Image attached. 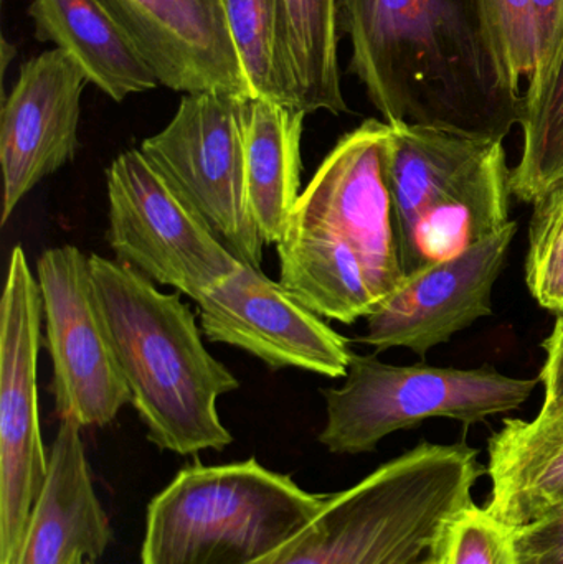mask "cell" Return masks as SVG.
I'll return each instance as SVG.
<instances>
[{
    "label": "cell",
    "mask_w": 563,
    "mask_h": 564,
    "mask_svg": "<svg viewBox=\"0 0 563 564\" xmlns=\"http://www.w3.org/2000/svg\"><path fill=\"white\" fill-rule=\"evenodd\" d=\"M349 69L387 124L502 139L522 98L502 82L478 0H339Z\"/></svg>",
    "instance_id": "1"
},
{
    "label": "cell",
    "mask_w": 563,
    "mask_h": 564,
    "mask_svg": "<svg viewBox=\"0 0 563 564\" xmlns=\"http://www.w3.org/2000/svg\"><path fill=\"white\" fill-rule=\"evenodd\" d=\"M109 337L131 391V404L162 451L191 456L234 443L217 411L221 394L240 388L202 341L181 292L164 294L119 261L89 257Z\"/></svg>",
    "instance_id": "2"
},
{
    "label": "cell",
    "mask_w": 563,
    "mask_h": 564,
    "mask_svg": "<svg viewBox=\"0 0 563 564\" xmlns=\"http://www.w3.org/2000/svg\"><path fill=\"white\" fill-rule=\"evenodd\" d=\"M478 451L420 443L343 492L296 539L257 564H419L486 473Z\"/></svg>",
    "instance_id": "3"
},
{
    "label": "cell",
    "mask_w": 563,
    "mask_h": 564,
    "mask_svg": "<svg viewBox=\"0 0 563 564\" xmlns=\"http://www.w3.org/2000/svg\"><path fill=\"white\" fill-rule=\"evenodd\" d=\"M389 181L405 278L466 253L512 221L502 139L392 126Z\"/></svg>",
    "instance_id": "4"
},
{
    "label": "cell",
    "mask_w": 563,
    "mask_h": 564,
    "mask_svg": "<svg viewBox=\"0 0 563 564\" xmlns=\"http://www.w3.org/2000/svg\"><path fill=\"white\" fill-rule=\"evenodd\" d=\"M327 496L257 459L185 467L148 507L141 564H257L313 523Z\"/></svg>",
    "instance_id": "5"
},
{
    "label": "cell",
    "mask_w": 563,
    "mask_h": 564,
    "mask_svg": "<svg viewBox=\"0 0 563 564\" xmlns=\"http://www.w3.org/2000/svg\"><path fill=\"white\" fill-rule=\"evenodd\" d=\"M539 378H515L491 365L440 368L383 364L376 355L350 358L340 388L323 391L326 424L320 443L333 454H366L397 431L412 430L432 417L465 426L519 410Z\"/></svg>",
    "instance_id": "6"
},
{
    "label": "cell",
    "mask_w": 563,
    "mask_h": 564,
    "mask_svg": "<svg viewBox=\"0 0 563 564\" xmlns=\"http://www.w3.org/2000/svg\"><path fill=\"white\" fill-rule=\"evenodd\" d=\"M108 241L119 263L195 302L240 268L181 188L141 149L106 171Z\"/></svg>",
    "instance_id": "7"
},
{
    "label": "cell",
    "mask_w": 563,
    "mask_h": 564,
    "mask_svg": "<svg viewBox=\"0 0 563 564\" xmlns=\"http://www.w3.org/2000/svg\"><path fill=\"white\" fill-rule=\"evenodd\" d=\"M0 308V564H13L48 474L36 391L42 292L22 247L10 254Z\"/></svg>",
    "instance_id": "8"
},
{
    "label": "cell",
    "mask_w": 563,
    "mask_h": 564,
    "mask_svg": "<svg viewBox=\"0 0 563 564\" xmlns=\"http://www.w3.org/2000/svg\"><path fill=\"white\" fill-rule=\"evenodd\" d=\"M240 101L228 93L184 95L172 121L145 139L141 151L181 188L238 260L260 268L267 243L248 200Z\"/></svg>",
    "instance_id": "9"
},
{
    "label": "cell",
    "mask_w": 563,
    "mask_h": 564,
    "mask_svg": "<svg viewBox=\"0 0 563 564\" xmlns=\"http://www.w3.org/2000/svg\"><path fill=\"white\" fill-rule=\"evenodd\" d=\"M390 142L392 126L379 119L343 135L301 192L288 225L349 245L379 305L405 280L390 192Z\"/></svg>",
    "instance_id": "10"
},
{
    "label": "cell",
    "mask_w": 563,
    "mask_h": 564,
    "mask_svg": "<svg viewBox=\"0 0 563 564\" xmlns=\"http://www.w3.org/2000/svg\"><path fill=\"white\" fill-rule=\"evenodd\" d=\"M53 394L59 420L82 427L112 423L131 391L122 377L93 282L89 257L72 245L50 248L36 261Z\"/></svg>",
    "instance_id": "11"
},
{
    "label": "cell",
    "mask_w": 563,
    "mask_h": 564,
    "mask_svg": "<svg viewBox=\"0 0 563 564\" xmlns=\"http://www.w3.org/2000/svg\"><path fill=\"white\" fill-rule=\"evenodd\" d=\"M197 305L208 340L248 351L273 370L300 368L326 378H343L349 370V340L260 268L241 261Z\"/></svg>",
    "instance_id": "12"
},
{
    "label": "cell",
    "mask_w": 563,
    "mask_h": 564,
    "mask_svg": "<svg viewBox=\"0 0 563 564\" xmlns=\"http://www.w3.org/2000/svg\"><path fill=\"white\" fill-rule=\"evenodd\" d=\"M518 234L511 221L505 230L453 260L410 274L367 317L359 338L377 351L409 348L425 358L453 335L492 314V289L508 261Z\"/></svg>",
    "instance_id": "13"
},
{
    "label": "cell",
    "mask_w": 563,
    "mask_h": 564,
    "mask_svg": "<svg viewBox=\"0 0 563 564\" xmlns=\"http://www.w3.org/2000/svg\"><path fill=\"white\" fill-rule=\"evenodd\" d=\"M88 83L82 66L58 48L20 66L0 115L2 225L35 185L75 159L82 96Z\"/></svg>",
    "instance_id": "14"
},
{
    "label": "cell",
    "mask_w": 563,
    "mask_h": 564,
    "mask_svg": "<svg viewBox=\"0 0 563 564\" xmlns=\"http://www.w3.org/2000/svg\"><path fill=\"white\" fill-rule=\"evenodd\" d=\"M102 2L165 88L251 96L220 0Z\"/></svg>",
    "instance_id": "15"
},
{
    "label": "cell",
    "mask_w": 563,
    "mask_h": 564,
    "mask_svg": "<svg viewBox=\"0 0 563 564\" xmlns=\"http://www.w3.org/2000/svg\"><path fill=\"white\" fill-rule=\"evenodd\" d=\"M79 430L73 417L59 420L48 474L13 564L96 562L111 545V525L96 496Z\"/></svg>",
    "instance_id": "16"
},
{
    "label": "cell",
    "mask_w": 563,
    "mask_h": 564,
    "mask_svg": "<svg viewBox=\"0 0 563 564\" xmlns=\"http://www.w3.org/2000/svg\"><path fill=\"white\" fill-rule=\"evenodd\" d=\"M488 510L511 532L563 503V403L506 417L488 441Z\"/></svg>",
    "instance_id": "17"
},
{
    "label": "cell",
    "mask_w": 563,
    "mask_h": 564,
    "mask_svg": "<svg viewBox=\"0 0 563 564\" xmlns=\"http://www.w3.org/2000/svg\"><path fill=\"white\" fill-rule=\"evenodd\" d=\"M33 35L68 53L112 101L158 88V76L102 0H32Z\"/></svg>",
    "instance_id": "18"
},
{
    "label": "cell",
    "mask_w": 563,
    "mask_h": 564,
    "mask_svg": "<svg viewBox=\"0 0 563 564\" xmlns=\"http://www.w3.org/2000/svg\"><path fill=\"white\" fill-rule=\"evenodd\" d=\"M248 200L264 243L286 234L301 195L304 115L263 98H241Z\"/></svg>",
    "instance_id": "19"
},
{
    "label": "cell",
    "mask_w": 563,
    "mask_h": 564,
    "mask_svg": "<svg viewBox=\"0 0 563 564\" xmlns=\"http://www.w3.org/2000/svg\"><path fill=\"white\" fill-rule=\"evenodd\" d=\"M277 251L280 284L320 317L350 325L379 307L366 268L349 245L323 231L288 227Z\"/></svg>",
    "instance_id": "20"
},
{
    "label": "cell",
    "mask_w": 563,
    "mask_h": 564,
    "mask_svg": "<svg viewBox=\"0 0 563 564\" xmlns=\"http://www.w3.org/2000/svg\"><path fill=\"white\" fill-rule=\"evenodd\" d=\"M297 101L306 115L349 111L340 85L339 0H280Z\"/></svg>",
    "instance_id": "21"
},
{
    "label": "cell",
    "mask_w": 563,
    "mask_h": 564,
    "mask_svg": "<svg viewBox=\"0 0 563 564\" xmlns=\"http://www.w3.org/2000/svg\"><path fill=\"white\" fill-rule=\"evenodd\" d=\"M519 126L524 142L511 171L512 195L534 204L563 184V36L548 68L529 79Z\"/></svg>",
    "instance_id": "22"
},
{
    "label": "cell",
    "mask_w": 563,
    "mask_h": 564,
    "mask_svg": "<svg viewBox=\"0 0 563 564\" xmlns=\"http://www.w3.org/2000/svg\"><path fill=\"white\" fill-rule=\"evenodd\" d=\"M220 3L251 96L301 111L280 0H220Z\"/></svg>",
    "instance_id": "23"
},
{
    "label": "cell",
    "mask_w": 563,
    "mask_h": 564,
    "mask_svg": "<svg viewBox=\"0 0 563 564\" xmlns=\"http://www.w3.org/2000/svg\"><path fill=\"white\" fill-rule=\"evenodd\" d=\"M532 205L526 282L541 307L563 314V184Z\"/></svg>",
    "instance_id": "24"
},
{
    "label": "cell",
    "mask_w": 563,
    "mask_h": 564,
    "mask_svg": "<svg viewBox=\"0 0 563 564\" xmlns=\"http://www.w3.org/2000/svg\"><path fill=\"white\" fill-rule=\"evenodd\" d=\"M492 56L505 85L521 95V79L535 69L532 0H478Z\"/></svg>",
    "instance_id": "25"
},
{
    "label": "cell",
    "mask_w": 563,
    "mask_h": 564,
    "mask_svg": "<svg viewBox=\"0 0 563 564\" xmlns=\"http://www.w3.org/2000/svg\"><path fill=\"white\" fill-rule=\"evenodd\" d=\"M433 555L436 564H518L511 530L473 500L450 517Z\"/></svg>",
    "instance_id": "26"
},
{
    "label": "cell",
    "mask_w": 563,
    "mask_h": 564,
    "mask_svg": "<svg viewBox=\"0 0 563 564\" xmlns=\"http://www.w3.org/2000/svg\"><path fill=\"white\" fill-rule=\"evenodd\" d=\"M516 563L563 564V503L512 532Z\"/></svg>",
    "instance_id": "27"
},
{
    "label": "cell",
    "mask_w": 563,
    "mask_h": 564,
    "mask_svg": "<svg viewBox=\"0 0 563 564\" xmlns=\"http://www.w3.org/2000/svg\"><path fill=\"white\" fill-rule=\"evenodd\" d=\"M532 12L535 33V69L532 76H535L548 68L561 45L563 0H532Z\"/></svg>",
    "instance_id": "28"
},
{
    "label": "cell",
    "mask_w": 563,
    "mask_h": 564,
    "mask_svg": "<svg viewBox=\"0 0 563 564\" xmlns=\"http://www.w3.org/2000/svg\"><path fill=\"white\" fill-rule=\"evenodd\" d=\"M555 325L551 335L542 341L545 351L541 380L544 387L542 410H552L563 403V314L555 315Z\"/></svg>",
    "instance_id": "29"
},
{
    "label": "cell",
    "mask_w": 563,
    "mask_h": 564,
    "mask_svg": "<svg viewBox=\"0 0 563 564\" xmlns=\"http://www.w3.org/2000/svg\"><path fill=\"white\" fill-rule=\"evenodd\" d=\"M15 56V46L10 45L7 42L6 36L2 39V73H6L7 65H9V59Z\"/></svg>",
    "instance_id": "30"
},
{
    "label": "cell",
    "mask_w": 563,
    "mask_h": 564,
    "mask_svg": "<svg viewBox=\"0 0 563 564\" xmlns=\"http://www.w3.org/2000/svg\"><path fill=\"white\" fill-rule=\"evenodd\" d=\"M419 564H436L435 555H429L425 560H422Z\"/></svg>",
    "instance_id": "31"
},
{
    "label": "cell",
    "mask_w": 563,
    "mask_h": 564,
    "mask_svg": "<svg viewBox=\"0 0 563 564\" xmlns=\"http://www.w3.org/2000/svg\"><path fill=\"white\" fill-rule=\"evenodd\" d=\"M72 564H95V562H89V560L85 558H76Z\"/></svg>",
    "instance_id": "32"
}]
</instances>
